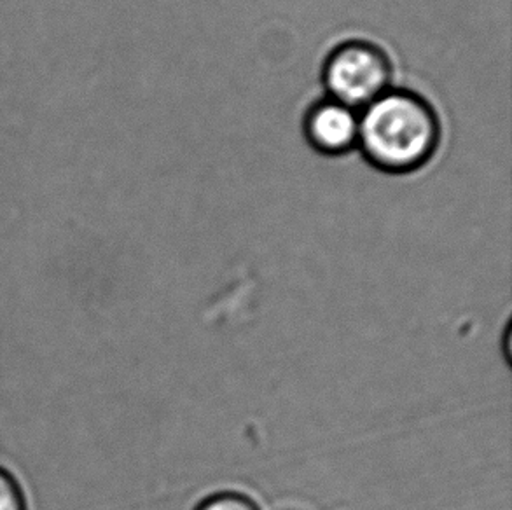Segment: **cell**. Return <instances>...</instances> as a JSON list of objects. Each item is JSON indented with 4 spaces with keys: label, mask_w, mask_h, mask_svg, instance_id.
<instances>
[{
    "label": "cell",
    "mask_w": 512,
    "mask_h": 510,
    "mask_svg": "<svg viewBox=\"0 0 512 510\" xmlns=\"http://www.w3.org/2000/svg\"><path fill=\"white\" fill-rule=\"evenodd\" d=\"M203 510H256L242 498L222 497L205 505Z\"/></svg>",
    "instance_id": "obj_5"
},
{
    "label": "cell",
    "mask_w": 512,
    "mask_h": 510,
    "mask_svg": "<svg viewBox=\"0 0 512 510\" xmlns=\"http://www.w3.org/2000/svg\"><path fill=\"white\" fill-rule=\"evenodd\" d=\"M0 510H27L20 486L4 470H0Z\"/></svg>",
    "instance_id": "obj_4"
},
{
    "label": "cell",
    "mask_w": 512,
    "mask_h": 510,
    "mask_svg": "<svg viewBox=\"0 0 512 510\" xmlns=\"http://www.w3.org/2000/svg\"><path fill=\"white\" fill-rule=\"evenodd\" d=\"M305 135L313 149L340 156L359 144V111L327 98L317 102L305 118Z\"/></svg>",
    "instance_id": "obj_3"
},
{
    "label": "cell",
    "mask_w": 512,
    "mask_h": 510,
    "mask_svg": "<svg viewBox=\"0 0 512 510\" xmlns=\"http://www.w3.org/2000/svg\"><path fill=\"white\" fill-rule=\"evenodd\" d=\"M392 65L387 53L371 42L350 41L334 49L324 67L329 98L362 111L387 93Z\"/></svg>",
    "instance_id": "obj_2"
},
{
    "label": "cell",
    "mask_w": 512,
    "mask_h": 510,
    "mask_svg": "<svg viewBox=\"0 0 512 510\" xmlns=\"http://www.w3.org/2000/svg\"><path fill=\"white\" fill-rule=\"evenodd\" d=\"M439 140L436 112L411 91L388 90L359 112L357 147L383 172H415L434 156Z\"/></svg>",
    "instance_id": "obj_1"
}]
</instances>
